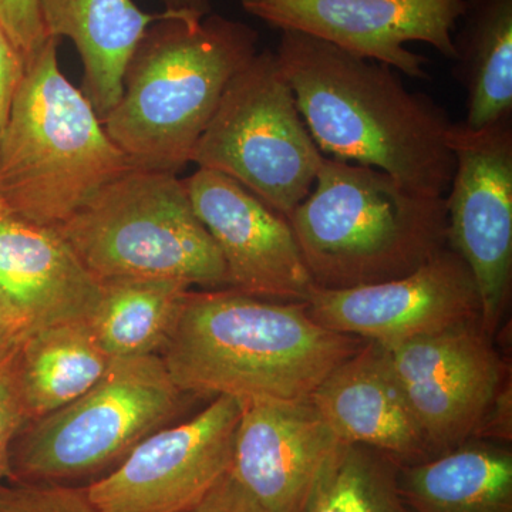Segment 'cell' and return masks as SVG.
<instances>
[{
  "instance_id": "7402d4cb",
  "label": "cell",
  "mask_w": 512,
  "mask_h": 512,
  "mask_svg": "<svg viewBox=\"0 0 512 512\" xmlns=\"http://www.w3.org/2000/svg\"><path fill=\"white\" fill-rule=\"evenodd\" d=\"M100 284L99 305L89 323L101 348L114 360L163 352L191 286L165 278H117Z\"/></svg>"
},
{
  "instance_id": "f1b7e54d",
  "label": "cell",
  "mask_w": 512,
  "mask_h": 512,
  "mask_svg": "<svg viewBox=\"0 0 512 512\" xmlns=\"http://www.w3.org/2000/svg\"><path fill=\"white\" fill-rule=\"evenodd\" d=\"M29 333L25 320L0 295V363L19 349Z\"/></svg>"
},
{
  "instance_id": "ac0fdd59",
  "label": "cell",
  "mask_w": 512,
  "mask_h": 512,
  "mask_svg": "<svg viewBox=\"0 0 512 512\" xmlns=\"http://www.w3.org/2000/svg\"><path fill=\"white\" fill-rule=\"evenodd\" d=\"M47 37H69L83 63L82 93L107 116L123 93L130 57L151 25L170 16L143 12L133 0H40Z\"/></svg>"
},
{
  "instance_id": "9a60e30c",
  "label": "cell",
  "mask_w": 512,
  "mask_h": 512,
  "mask_svg": "<svg viewBox=\"0 0 512 512\" xmlns=\"http://www.w3.org/2000/svg\"><path fill=\"white\" fill-rule=\"evenodd\" d=\"M339 440L309 400H247L229 476L266 512H302Z\"/></svg>"
},
{
  "instance_id": "3957f363",
  "label": "cell",
  "mask_w": 512,
  "mask_h": 512,
  "mask_svg": "<svg viewBox=\"0 0 512 512\" xmlns=\"http://www.w3.org/2000/svg\"><path fill=\"white\" fill-rule=\"evenodd\" d=\"M258 53V33L218 15L171 13L151 25L123 74L119 103L101 119L134 168L177 174L232 77Z\"/></svg>"
},
{
  "instance_id": "44dd1931",
  "label": "cell",
  "mask_w": 512,
  "mask_h": 512,
  "mask_svg": "<svg viewBox=\"0 0 512 512\" xmlns=\"http://www.w3.org/2000/svg\"><path fill=\"white\" fill-rule=\"evenodd\" d=\"M461 18L454 74L467 93L463 124L481 130L512 117V0H467Z\"/></svg>"
},
{
  "instance_id": "d4e9b609",
  "label": "cell",
  "mask_w": 512,
  "mask_h": 512,
  "mask_svg": "<svg viewBox=\"0 0 512 512\" xmlns=\"http://www.w3.org/2000/svg\"><path fill=\"white\" fill-rule=\"evenodd\" d=\"M0 25L25 63L49 39L43 28L40 0H0Z\"/></svg>"
},
{
  "instance_id": "30bf717a",
  "label": "cell",
  "mask_w": 512,
  "mask_h": 512,
  "mask_svg": "<svg viewBox=\"0 0 512 512\" xmlns=\"http://www.w3.org/2000/svg\"><path fill=\"white\" fill-rule=\"evenodd\" d=\"M241 402L218 396L185 423L165 426L137 444L86 487L99 512H183L227 476Z\"/></svg>"
},
{
  "instance_id": "2e32d148",
  "label": "cell",
  "mask_w": 512,
  "mask_h": 512,
  "mask_svg": "<svg viewBox=\"0 0 512 512\" xmlns=\"http://www.w3.org/2000/svg\"><path fill=\"white\" fill-rule=\"evenodd\" d=\"M309 402L340 443L375 448L400 466L433 458L389 350L379 343L366 340L322 380Z\"/></svg>"
},
{
  "instance_id": "277c9868",
  "label": "cell",
  "mask_w": 512,
  "mask_h": 512,
  "mask_svg": "<svg viewBox=\"0 0 512 512\" xmlns=\"http://www.w3.org/2000/svg\"><path fill=\"white\" fill-rule=\"evenodd\" d=\"M288 221L313 284L325 289L403 278L448 247L444 197L332 157Z\"/></svg>"
},
{
  "instance_id": "cb8c5ba5",
  "label": "cell",
  "mask_w": 512,
  "mask_h": 512,
  "mask_svg": "<svg viewBox=\"0 0 512 512\" xmlns=\"http://www.w3.org/2000/svg\"><path fill=\"white\" fill-rule=\"evenodd\" d=\"M0 512H99L86 487L12 483L0 487Z\"/></svg>"
},
{
  "instance_id": "83f0119b",
  "label": "cell",
  "mask_w": 512,
  "mask_h": 512,
  "mask_svg": "<svg viewBox=\"0 0 512 512\" xmlns=\"http://www.w3.org/2000/svg\"><path fill=\"white\" fill-rule=\"evenodd\" d=\"M183 512H266L229 473L204 498Z\"/></svg>"
},
{
  "instance_id": "52a82bcc",
  "label": "cell",
  "mask_w": 512,
  "mask_h": 512,
  "mask_svg": "<svg viewBox=\"0 0 512 512\" xmlns=\"http://www.w3.org/2000/svg\"><path fill=\"white\" fill-rule=\"evenodd\" d=\"M183 392L161 355L116 359L79 399L25 424L9 458L12 483L66 484L119 466L180 413Z\"/></svg>"
},
{
  "instance_id": "f546056e",
  "label": "cell",
  "mask_w": 512,
  "mask_h": 512,
  "mask_svg": "<svg viewBox=\"0 0 512 512\" xmlns=\"http://www.w3.org/2000/svg\"><path fill=\"white\" fill-rule=\"evenodd\" d=\"M165 10L175 13H188V15L204 16L211 13L210 0H161Z\"/></svg>"
},
{
  "instance_id": "e0dca14e",
  "label": "cell",
  "mask_w": 512,
  "mask_h": 512,
  "mask_svg": "<svg viewBox=\"0 0 512 512\" xmlns=\"http://www.w3.org/2000/svg\"><path fill=\"white\" fill-rule=\"evenodd\" d=\"M0 295L33 332L90 320L101 284L57 228L26 220L0 202Z\"/></svg>"
},
{
  "instance_id": "5bb4252c",
  "label": "cell",
  "mask_w": 512,
  "mask_h": 512,
  "mask_svg": "<svg viewBox=\"0 0 512 512\" xmlns=\"http://www.w3.org/2000/svg\"><path fill=\"white\" fill-rule=\"evenodd\" d=\"M184 184L220 249L231 289L266 301H308L315 284L288 218L215 171L198 168Z\"/></svg>"
},
{
  "instance_id": "5b68a950",
  "label": "cell",
  "mask_w": 512,
  "mask_h": 512,
  "mask_svg": "<svg viewBox=\"0 0 512 512\" xmlns=\"http://www.w3.org/2000/svg\"><path fill=\"white\" fill-rule=\"evenodd\" d=\"M57 45L49 37L26 60L0 137V202L52 228L134 168L82 90L60 72Z\"/></svg>"
},
{
  "instance_id": "8992f818",
  "label": "cell",
  "mask_w": 512,
  "mask_h": 512,
  "mask_svg": "<svg viewBox=\"0 0 512 512\" xmlns=\"http://www.w3.org/2000/svg\"><path fill=\"white\" fill-rule=\"evenodd\" d=\"M57 231L100 282L165 278L205 288L229 285L220 249L177 174L133 168Z\"/></svg>"
},
{
  "instance_id": "7c38bea8",
  "label": "cell",
  "mask_w": 512,
  "mask_h": 512,
  "mask_svg": "<svg viewBox=\"0 0 512 512\" xmlns=\"http://www.w3.org/2000/svg\"><path fill=\"white\" fill-rule=\"evenodd\" d=\"M241 5L281 32L296 30L412 79L429 80L426 57L406 45L427 43L454 60L453 32L467 0H241Z\"/></svg>"
},
{
  "instance_id": "603a6c76",
  "label": "cell",
  "mask_w": 512,
  "mask_h": 512,
  "mask_svg": "<svg viewBox=\"0 0 512 512\" xmlns=\"http://www.w3.org/2000/svg\"><path fill=\"white\" fill-rule=\"evenodd\" d=\"M400 464L375 448L338 443L320 467L302 512H412Z\"/></svg>"
},
{
  "instance_id": "484cf974",
  "label": "cell",
  "mask_w": 512,
  "mask_h": 512,
  "mask_svg": "<svg viewBox=\"0 0 512 512\" xmlns=\"http://www.w3.org/2000/svg\"><path fill=\"white\" fill-rule=\"evenodd\" d=\"M16 352L0 363V487L3 485V478L9 477L13 441L26 424L16 383Z\"/></svg>"
},
{
  "instance_id": "ba28073f",
  "label": "cell",
  "mask_w": 512,
  "mask_h": 512,
  "mask_svg": "<svg viewBox=\"0 0 512 512\" xmlns=\"http://www.w3.org/2000/svg\"><path fill=\"white\" fill-rule=\"evenodd\" d=\"M323 160L272 50L232 77L191 156L285 218L312 191Z\"/></svg>"
},
{
  "instance_id": "7a4b0ae2",
  "label": "cell",
  "mask_w": 512,
  "mask_h": 512,
  "mask_svg": "<svg viewBox=\"0 0 512 512\" xmlns=\"http://www.w3.org/2000/svg\"><path fill=\"white\" fill-rule=\"evenodd\" d=\"M365 342L320 325L306 303L190 291L161 357L185 394L305 402Z\"/></svg>"
},
{
  "instance_id": "ffe728a7",
  "label": "cell",
  "mask_w": 512,
  "mask_h": 512,
  "mask_svg": "<svg viewBox=\"0 0 512 512\" xmlns=\"http://www.w3.org/2000/svg\"><path fill=\"white\" fill-rule=\"evenodd\" d=\"M89 320L30 332L15 355L16 383L26 424L79 399L113 366Z\"/></svg>"
},
{
  "instance_id": "4fadbf2b",
  "label": "cell",
  "mask_w": 512,
  "mask_h": 512,
  "mask_svg": "<svg viewBox=\"0 0 512 512\" xmlns=\"http://www.w3.org/2000/svg\"><path fill=\"white\" fill-rule=\"evenodd\" d=\"M305 303L325 328L387 349L481 320L474 276L448 247L403 278L350 289L313 286Z\"/></svg>"
},
{
  "instance_id": "d6986e66",
  "label": "cell",
  "mask_w": 512,
  "mask_h": 512,
  "mask_svg": "<svg viewBox=\"0 0 512 512\" xmlns=\"http://www.w3.org/2000/svg\"><path fill=\"white\" fill-rule=\"evenodd\" d=\"M399 487L412 512H512V451L507 443L471 439L400 466Z\"/></svg>"
},
{
  "instance_id": "8fae6325",
  "label": "cell",
  "mask_w": 512,
  "mask_h": 512,
  "mask_svg": "<svg viewBox=\"0 0 512 512\" xmlns=\"http://www.w3.org/2000/svg\"><path fill=\"white\" fill-rule=\"evenodd\" d=\"M493 336L470 320L389 348L431 456L478 439L503 389Z\"/></svg>"
},
{
  "instance_id": "6da1fadb",
  "label": "cell",
  "mask_w": 512,
  "mask_h": 512,
  "mask_svg": "<svg viewBox=\"0 0 512 512\" xmlns=\"http://www.w3.org/2000/svg\"><path fill=\"white\" fill-rule=\"evenodd\" d=\"M275 56L322 153L377 168L417 194L444 197L456 161L454 123L440 104L410 92L387 64L296 30H282Z\"/></svg>"
},
{
  "instance_id": "4316f807",
  "label": "cell",
  "mask_w": 512,
  "mask_h": 512,
  "mask_svg": "<svg viewBox=\"0 0 512 512\" xmlns=\"http://www.w3.org/2000/svg\"><path fill=\"white\" fill-rule=\"evenodd\" d=\"M25 74V59L0 25V137L8 123L13 97Z\"/></svg>"
},
{
  "instance_id": "9c48e42d",
  "label": "cell",
  "mask_w": 512,
  "mask_h": 512,
  "mask_svg": "<svg viewBox=\"0 0 512 512\" xmlns=\"http://www.w3.org/2000/svg\"><path fill=\"white\" fill-rule=\"evenodd\" d=\"M454 173L446 200L447 242L476 281L481 326L493 336L512 285V117L450 133Z\"/></svg>"
}]
</instances>
